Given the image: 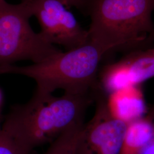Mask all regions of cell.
Instances as JSON below:
<instances>
[{
  "instance_id": "6da1fadb",
  "label": "cell",
  "mask_w": 154,
  "mask_h": 154,
  "mask_svg": "<svg viewBox=\"0 0 154 154\" xmlns=\"http://www.w3.org/2000/svg\"><path fill=\"white\" fill-rule=\"evenodd\" d=\"M91 100L89 94L54 96L35 93L28 102L11 110L2 127L32 152L52 143L72 126L83 123Z\"/></svg>"
},
{
  "instance_id": "8fae6325",
  "label": "cell",
  "mask_w": 154,
  "mask_h": 154,
  "mask_svg": "<svg viewBox=\"0 0 154 154\" xmlns=\"http://www.w3.org/2000/svg\"><path fill=\"white\" fill-rule=\"evenodd\" d=\"M2 126L0 129V154H30Z\"/></svg>"
},
{
  "instance_id": "277c9868",
  "label": "cell",
  "mask_w": 154,
  "mask_h": 154,
  "mask_svg": "<svg viewBox=\"0 0 154 154\" xmlns=\"http://www.w3.org/2000/svg\"><path fill=\"white\" fill-rule=\"evenodd\" d=\"M32 16L28 0L18 4L0 1V67L26 60L39 63L62 52L34 32L29 23Z\"/></svg>"
},
{
  "instance_id": "2e32d148",
  "label": "cell",
  "mask_w": 154,
  "mask_h": 154,
  "mask_svg": "<svg viewBox=\"0 0 154 154\" xmlns=\"http://www.w3.org/2000/svg\"></svg>"
},
{
  "instance_id": "7a4b0ae2",
  "label": "cell",
  "mask_w": 154,
  "mask_h": 154,
  "mask_svg": "<svg viewBox=\"0 0 154 154\" xmlns=\"http://www.w3.org/2000/svg\"><path fill=\"white\" fill-rule=\"evenodd\" d=\"M154 0H87L89 39L109 52L142 49L154 40Z\"/></svg>"
},
{
  "instance_id": "9a60e30c",
  "label": "cell",
  "mask_w": 154,
  "mask_h": 154,
  "mask_svg": "<svg viewBox=\"0 0 154 154\" xmlns=\"http://www.w3.org/2000/svg\"><path fill=\"white\" fill-rule=\"evenodd\" d=\"M1 118H0V129H1Z\"/></svg>"
},
{
  "instance_id": "5bb4252c",
  "label": "cell",
  "mask_w": 154,
  "mask_h": 154,
  "mask_svg": "<svg viewBox=\"0 0 154 154\" xmlns=\"http://www.w3.org/2000/svg\"><path fill=\"white\" fill-rule=\"evenodd\" d=\"M2 93L1 91H0V107L2 104Z\"/></svg>"
},
{
  "instance_id": "8992f818",
  "label": "cell",
  "mask_w": 154,
  "mask_h": 154,
  "mask_svg": "<svg viewBox=\"0 0 154 154\" xmlns=\"http://www.w3.org/2000/svg\"><path fill=\"white\" fill-rule=\"evenodd\" d=\"M126 126L110 116L105 99L99 98L93 116L83 127L77 154H120Z\"/></svg>"
},
{
  "instance_id": "52a82bcc",
  "label": "cell",
  "mask_w": 154,
  "mask_h": 154,
  "mask_svg": "<svg viewBox=\"0 0 154 154\" xmlns=\"http://www.w3.org/2000/svg\"><path fill=\"white\" fill-rule=\"evenodd\" d=\"M154 77V48L138 49L103 66L97 86L107 94L123 87L141 86Z\"/></svg>"
},
{
  "instance_id": "e0dca14e",
  "label": "cell",
  "mask_w": 154,
  "mask_h": 154,
  "mask_svg": "<svg viewBox=\"0 0 154 154\" xmlns=\"http://www.w3.org/2000/svg\"><path fill=\"white\" fill-rule=\"evenodd\" d=\"M0 1H1V0H0Z\"/></svg>"
},
{
  "instance_id": "30bf717a",
  "label": "cell",
  "mask_w": 154,
  "mask_h": 154,
  "mask_svg": "<svg viewBox=\"0 0 154 154\" xmlns=\"http://www.w3.org/2000/svg\"><path fill=\"white\" fill-rule=\"evenodd\" d=\"M84 123L73 125L50 144L44 154H77V146Z\"/></svg>"
},
{
  "instance_id": "4fadbf2b",
  "label": "cell",
  "mask_w": 154,
  "mask_h": 154,
  "mask_svg": "<svg viewBox=\"0 0 154 154\" xmlns=\"http://www.w3.org/2000/svg\"><path fill=\"white\" fill-rule=\"evenodd\" d=\"M153 122V133L149 142L144 149L142 154H154V107L151 112Z\"/></svg>"
},
{
  "instance_id": "ba28073f",
  "label": "cell",
  "mask_w": 154,
  "mask_h": 154,
  "mask_svg": "<svg viewBox=\"0 0 154 154\" xmlns=\"http://www.w3.org/2000/svg\"><path fill=\"white\" fill-rule=\"evenodd\" d=\"M105 105L113 118L127 125L146 116L147 105L141 86L118 88L107 94Z\"/></svg>"
},
{
  "instance_id": "7c38bea8",
  "label": "cell",
  "mask_w": 154,
  "mask_h": 154,
  "mask_svg": "<svg viewBox=\"0 0 154 154\" xmlns=\"http://www.w3.org/2000/svg\"><path fill=\"white\" fill-rule=\"evenodd\" d=\"M67 8L75 7L79 11L85 13L87 0H58Z\"/></svg>"
},
{
  "instance_id": "3957f363",
  "label": "cell",
  "mask_w": 154,
  "mask_h": 154,
  "mask_svg": "<svg viewBox=\"0 0 154 154\" xmlns=\"http://www.w3.org/2000/svg\"><path fill=\"white\" fill-rule=\"evenodd\" d=\"M108 50L88 40L81 46L61 52L49 60L29 66L0 67V74H15L33 79L36 93L53 94L58 89L75 94H89L97 88L99 65Z\"/></svg>"
},
{
  "instance_id": "9c48e42d",
  "label": "cell",
  "mask_w": 154,
  "mask_h": 154,
  "mask_svg": "<svg viewBox=\"0 0 154 154\" xmlns=\"http://www.w3.org/2000/svg\"><path fill=\"white\" fill-rule=\"evenodd\" d=\"M153 133L151 114L126 126L119 154H142Z\"/></svg>"
},
{
  "instance_id": "5b68a950",
  "label": "cell",
  "mask_w": 154,
  "mask_h": 154,
  "mask_svg": "<svg viewBox=\"0 0 154 154\" xmlns=\"http://www.w3.org/2000/svg\"><path fill=\"white\" fill-rule=\"evenodd\" d=\"M33 16L38 20L39 33L49 43L66 51L86 44L88 30L81 27L71 11L58 0H28Z\"/></svg>"
}]
</instances>
